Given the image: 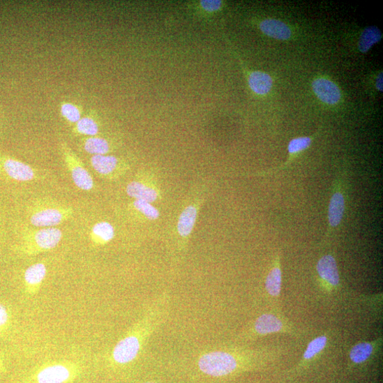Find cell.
I'll return each mask as SVG.
<instances>
[{
    "label": "cell",
    "instance_id": "cell-1",
    "mask_svg": "<svg viewBox=\"0 0 383 383\" xmlns=\"http://www.w3.org/2000/svg\"><path fill=\"white\" fill-rule=\"evenodd\" d=\"M167 303V295L160 296L143 317L119 340L112 353V361L114 364H129L137 357L147 340L162 322Z\"/></svg>",
    "mask_w": 383,
    "mask_h": 383
},
{
    "label": "cell",
    "instance_id": "cell-2",
    "mask_svg": "<svg viewBox=\"0 0 383 383\" xmlns=\"http://www.w3.org/2000/svg\"><path fill=\"white\" fill-rule=\"evenodd\" d=\"M263 351L221 350L202 355L198 360L201 372L212 377H225L248 368L259 359Z\"/></svg>",
    "mask_w": 383,
    "mask_h": 383
},
{
    "label": "cell",
    "instance_id": "cell-3",
    "mask_svg": "<svg viewBox=\"0 0 383 383\" xmlns=\"http://www.w3.org/2000/svg\"><path fill=\"white\" fill-rule=\"evenodd\" d=\"M82 373V366L75 361H53L38 366L15 383H73Z\"/></svg>",
    "mask_w": 383,
    "mask_h": 383
},
{
    "label": "cell",
    "instance_id": "cell-4",
    "mask_svg": "<svg viewBox=\"0 0 383 383\" xmlns=\"http://www.w3.org/2000/svg\"><path fill=\"white\" fill-rule=\"evenodd\" d=\"M73 215L72 207L54 202H38L31 209L29 220L36 227H55Z\"/></svg>",
    "mask_w": 383,
    "mask_h": 383
},
{
    "label": "cell",
    "instance_id": "cell-5",
    "mask_svg": "<svg viewBox=\"0 0 383 383\" xmlns=\"http://www.w3.org/2000/svg\"><path fill=\"white\" fill-rule=\"evenodd\" d=\"M63 234L59 229L43 228L26 234L18 248L26 255H35L54 249L61 241Z\"/></svg>",
    "mask_w": 383,
    "mask_h": 383
},
{
    "label": "cell",
    "instance_id": "cell-6",
    "mask_svg": "<svg viewBox=\"0 0 383 383\" xmlns=\"http://www.w3.org/2000/svg\"><path fill=\"white\" fill-rule=\"evenodd\" d=\"M273 333H296V331L284 317L273 313H266L261 315L241 332L240 338L243 340H249Z\"/></svg>",
    "mask_w": 383,
    "mask_h": 383
},
{
    "label": "cell",
    "instance_id": "cell-7",
    "mask_svg": "<svg viewBox=\"0 0 383 383\" xmlns=\"http://www.w3.org/2000/svg\"><path fill=\"white\" fill-rule=\"evenodd\" d=\"M59 149L74 184L82 190H92L94 188L93 177L78 156L66 142H59Z\"/></svg>",
    "mask_w": 383,
    "mask_h": 383
},
{
    "label": "cell",
    "instance_id": "cell-8",
    "mask_svg": "<svg viewBox=\"0 0 383 383\" xmlns=\"http://www.w3.org/2000/svg\"><path fill=\"white\" fill-rule=\"evenodd\" d=\"M0 174L18 182H29L36 179L33 167L6 155H0Z\"/></svg>",
    "mask_w": 383,
    "mask_h": 383
},
{
    "label": "cell",
    "instance_id": "cell-9",
    "mask_svg": "<svg viewBox=\"0 0 383 383\" xmlns=\"http://www.w3.org/2000/svg\"><path fill=\"white\" fill-rule=\"evenodd\" d=\"M91 164L96 173L105 179L117 177L129 167L121 158L111 155L93 156Z\"/></svg>",
    "mask_w": 383,
    "mask_h": 383
},
{
    "label": "cell",
    "instance_id": "cell-10",
    "mask_svg": "<svg viewBox=\"0 0 383 383\" xmlns=\"http://www.w3.org/2000/svg\"><path fill=\"white\" fill-rule=\"evenodd\" d=\"M328 209V236L342 223L346 208L344 188L340 181L336 182Z\"/></svg>",
    "mask_w": 383,
    "mask_h": 383
},
{
    "label": "cell",
    "instance_id": "cell-11",
    "mask_svg": "<svg viewBox=\"0 0 383 383\" xmlns=\"http://www.w3.org/2000/svg\"><path fill=\"white\" fill-rule=\"evenodd\" d=\"M318 276L324 287L331 290L339 286L340 276L336 259L331 254H326L317 264Z\"/></svg>",
    "mask_w": 383,
    "mask_h": 383
},
{
    "label": "cell",
    "instance_id": "cell-12",
    "mask_svg": "<svg viewBox=\"0 0 383 383\" xmlns=\"http://www.w3.org/2000/svg\"><path fill=\"white\" fill-rule=\"evenodd\" d=\"M47 274V269L44 263L33 264L25 271L24 286L28 296L32 297L38 293Z\"/></svg>",
    "mask_w": 383,
    "mask_h": 383
},
{
    "label": "cell",
    "instance_id": "cell-13",
    "mask_svg": "<svg viewBox=\"0 0 383 383\" xmlns=\"http://www.w3.org/2000/svg\"><path fill=\"white\" fill-rule=\"evenodd\" d=\"M313 90L317 98L327 105L338 103L342 97L337 85L325 78H317L313 82Z\"/></svg>",
    "mask_w": 383,
    "mask_h": 383
},
{
    "label": "cell",
    "instance_id": "cell-14",
    "mask_svg": "<svg viewBox=\"0 0 383 383\" xmlns=\"http://www.w3.org/2000/svg\"><path fill=\"white\" fill-rule=\"evenodd\" d=\"M100 123L93 113L82 117L74 126L72 133L75 135L91 137L98 136L100 133Z\"/></svg>",
    "mask_w": 383,
    "mask_h": 383
},
{
    "label": "cell",
    "instance_id": "cell-15",
    "mask_svg": "<svg viewBox=\"0 0 383 383\" xmlns=\"http://www.w3.org/2000/svg\"><path fill=\"white\" fill-rule=\"evenodd\" d=\"M80 145L85 152L93 156L108 155L112 150V144L107 139L98 136L84 137Z\"/></svg>",
    "mask_w": 383,
    "mask_h": 383
},
{
    "label": "cell",
    "instance_id": "cell-16",
    "mask_svg": "<svg viewBox=\"0 0 383 383\" xmlns=\"http://www.w3.org/2000/svg\"><path fill=\"white\" fill-rule=\"evenodd\" d=\"M260 27L264 34L278 40H287L292 35L288 26L277 20H265L261 22Z\"/></svg>",
    "mask_w": 383,
    "mask_h": 383
},
{
    "label": "cell",
    "instance_id": "cell-17",
    "mask_svg": "<svg viewBox=\"0 0 383 383\" xmlns=\"http://www.w3.org/2000/svg\"><path fill=\"white\" fill-rule=\"evenodd\" d=\"M126 191L128 195L135 200H144L150 203L155 202L158 197L155 189L137 181L128 184Z\"/></svg>",
    "mask_w": 383,
    "mask_h": 383
},
{
    "label": "cell",
    "instance_id": "cell-18",
    "mask_svg": "<svg viewBox=\"0 0 383 383\" xmlns=\"http://www.w3.org/2000/svg\"><path fill=\"white\" fill-rule=\"evenodd\" d=\"M248 84L250 90L254 93L264 96L271 91L273 80L266 73L254 71L250 73L248 76Z\"/></svg>",
    "mask_w": 383,
    "mask_h": 383
},
{
    "label": "cell",
    "instance_id": "cell-19",
    "mask_svg": "<svg viewBox=\"0 0 383 383\" xmlns=\"http://www.w3.org/2000/svg\"><path fill=\"white\" fill-rule=\"evenodd\" d=\"M197 218V207L190 204L182 211L178 223V232L183 238H188L195 227Z\"/></svg>",
    "mask_w": 383,
    "mask_h": 383
},
{
    "label": "cell",
    "instance_id": "cell-20",
    "mask_svg": "<svg viewBox=\"0 0 383 383\" xmlns=\"http://www.w3.org/2000/svg\"><path fill=\"white\" fill-rule=\"evenodd\" d=\"M282 287V271L280 268V254H277L273 267L271 269L266 280V288L273 297H278Z\"/></svg>",
    "mask_w": 383,
    "mask_h": 383
},
{
    "label": "cell",
    "instance_id": "cell-21",
    "mask_svg": "<svg viewBox=\"0 0 383 383\" xmlns=\"http://www.w3.org/2000/svg\"><path fill=\"white\" fill-rule=\"evenodd\" d=\"M114 227L107 222L96 224L91 232V239L94 246H102L110 242L114 237Z\"/></svg>",
    "mask_w": 383,
    "mask_h": 383
},
{
    "label": "cell",
    "instance_id": "cell-22",
    "mask_svg": "<svg viewBox=\"0 0 383 383\" xmlns=\"http://www.w3.org/2000/svg\"><path fill=\"white\" fill-rule=\"evenodd\" d=\"M313 142L311 137H299L291 140L288 145V153L290 154L289 160L279 167L271 170L270 172L261 174V175L274 174L280 170L285 168L293 160V158L301 152L306 150L310 147Z\"/></svg>",
    "mask_w": 383,
    "mask_h": 383
},
{
    "label": "cell",
    "instance_id": "cell-23",
    "mask_svg": "<svg viewBox=\"0 0 383 383\" xmlns=\"http://www.w3.org/2000/svg\"><path fill=\"white\" fill-rule=\"evenodd\" d=\"M382 38V33L377 27H366L360 36L358 46L359 51L363 54L367 53Z\"/></svg>",
    "mask_w": 383,
    "mask_h": 383
},
{
    "label": "cell",
    "instance_id": "cell-24",
    "mask_svg": "<svg viewBox=\"0 0 383 383\" xmlns=\"http://www.w3.org/2000/svg\"><path fill=\"white\" fill-rule=\"evenodd\" d=\"M377 343H362L354 346L350 352L351 361L356 364L366 362L373 355Z\"/></svg>",
    "mask_w": 383,
    "mask_h": 383
},
{
    "label": "cell",
    "instance_id": "cell-25",
    "mask_svg": "<svg viewBox=\"0 0 383 383\" xmlns=\"http://www.w3.org/2000/svg\"><path fill=\"white\" fill-rule=\"evenodd\" d=\"M328 336L326 335L320 336L312 340L308 345L303 355V362H308L315 359L326 347Z\"/></svg>",
    "mask_w": 383,
    "mask_h": 383
},
{
    "label": "cell",
    "instance_id": "cell-26",
    "mask_svg": "<svg viewBox=\"0 0 383 383\" xmlns=\"http://www.w3.org/2000/svg\"><path fill=\"white\" fill-rule=\"evenodd\" d=\"M61 116L69 123L75 124L81 118V110L73 103L62 102L60 105Z\"/></svg>",
    "mask_w": 383,
    "mask_h": 383
},
{
    "label": "cell",
    "instance_id": "cell-27",
    "mask_svg": "<svg viewBox=\"0 0 383 383\" xmlns=\"http://www.w3.org/2000/svg\"><path fill=\"white\" fill-rule=\"evenodd\" d=\"M200 13L203 15H214L219 12L223 6V2L220 0H202L195 4Z\"/></svg>",
    "mask_w": 383,
    "mask_h": 383
},
{
    "label": "cell",
    "instance_id": "cell-28",
    "mask_svg": "<svg viewBox=\"0 0 383 383\" xmlns=\"http://www.w3.org/2000/svg\"><path fill=\"white\" fill-rule=\"evenodd\" d=\"M134 207L150 220H156L159 218V211L150 202L135 200L133 202Z\"/></svg>",
    "mask_w": 383,
    "mask_h": 383
},
{
    "label": "cell",
    "instance_id": "cell-29",
    "mask_svg": "<svg viewBox=\"0 0 383 383\" xmlns=\"http://www.w3.org/2000/svg\"><path fill=\"white\" fill-rule=\"evenodd\" d=\"M12 315L10 309L5 305L0 303V337H2L10 327Z\"/></svg>",
    "mask_w": 383,
    "mask_h": 383
},
{
    "label": "cell",
    "instance_id": "cell-30",
    "mask_svg": "<svg viewBox=\"0 0 383 383\" xmlns=\"http://www.w3.org/2000/svg\"><path fill=\"white\" fill-rule=\"evenodd\" d=\"M7 368V358L5 354H0V375L4 373Z\"/></svg>",
    "mask_w": 383,
    "mask_h": 383
},
{
    "label": "cell",
    "instance_id": "cell-31",
    "mask_svg": "<svg viewBox=\"0 0 383 383\" xmlns=\"http://www.w3.org/2000/svg\"><path fill=\"white\" fill-rule=\"evenodd\" d=\"M383 77V73L381 72L379 73L375 80L376 88L381 93L383 91V85H382L383 77Z\"/></svg>",
    "mask_w": 383,
    "mask_h": 383
},
{
    "label": "cell",
    "instance_id": "cell-32",
    "mask_svg": "<svg viewBox=\"0 0 383 383\" xmlns=\"http://www.w3.org/2000/svg\"><path fill=\"white\" fill-rule=\"evenodd\" d=\"M145 383H154V382H145Z\"/></svg>",
    "mask_w": 383,
    "mask_h": 383
}]
</instances>
